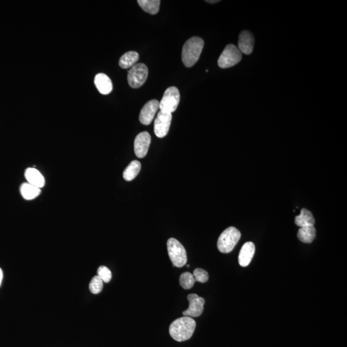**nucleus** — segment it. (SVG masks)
I'll return each mask as SVG.
<instances>
[{
    "mask_svg": "<svg viewBox=\"0 0 347 347\" xmlns=\"http://www.w3.org/2000/svg\"><path fill=\"white\" fill-rule=\"evenodd\" d=\"M187 299L189 301V306L188 309L183 311V316H188L191 318L200 316L203 312L204 305L205 303V299L199 296L197 294H188Z\"/></svg>",
    "mask_w": 347,
    "mask_h": 347,
    "instance_id": "obj_9",
    "label": "nucleus"
},
{
    "mask_svg": "<svg viewBox=\"0 0 347 347\" xmlns=\"http://www.w3.org/2000/svg\"><path fill=\"white\" fill-rule=\"evenodd\" d=\"M97 276H99L104 283H109V282L112 280V272L109 268L107 267L102 266H100L98 271H97Z\"/></svg>",
    "mask_w": 347,
    "mask_h": 347,
    "instance_id": "obj_24",
    "label": "nucleus"
},
{
    "mask_svg": "<svg viewBox=\"0 0 347 347\" xmlns=\"http://www.w3.org/2000/svg\"><path fill=\"white\" fill-rule=\"evenodd\" d=\"M196 327V321L188 316H183L174 321L169 327V333L175 341L182 342L190 339Z\"/></svg>",
    "mask_w": 347,
    "mask_h": 347,
    "instance_id": "obj_1",
    "label": "nucleus"
},
{
    "mask_svg": "<svg viewBox=\"0 0 347 347\" xmlns=\"http://www.w3.org/2000/svg\"><path fill=\"white\" fill-rule=\"evenodd\" d=\"M205 42L199 37H192L186 41L182 51V61L188 68L194 66L200 58Z\"/></svg>",
    "mask_w": 347,
    "mask_h": 347,
    "instance_id": "obj_2",
    "label": "nucleus"
},
{
    "mask_svg": "<svg viewBox=\"0 0 347 347\" xmlns=\"http://www.w3.org/2000/svg\"><path fill=\"white\" fill-rule=\"evenodd\" d=\"M141 164L137 160L130 163L125 171H123V177L125 181H130L133 180L141 170Z\"/></svg>",
    "mask_w": 347,
    "mask_h": 347,
    "instance_id": "obj_20",
    "label": "nucleus"
},
{
    "mask_svg": "<svg viewBox=\"0 0 347 347\" xmlns=\"http://www.w3.org/2000/svg\"><path fill=\"white\" fill-rule=\"evenodd\" d=\"M190 265H187V268H189Z\"/></svg>",
    "mask_w": 347,
    "mask_h": 347,
    "instance_id": "obj_28",
    "label": "nucleus"
},
{
    "mask_svg": "<svg viewBox=\"0 0 347 347\" xmlns=\"http://www.w3.org/2000/svg\"><path fill=\"white\" fill-rule=\"evenodd\" d=\"M20 192L21 196L26 200H32L40 194L41 188L29 183H25L20 186Z\"/></svg>",
    "mask_w": 347,
    "mask_h": 347,
    "instance_id": "obj_19",
    "label": "nucleus"
},
{
    "mask_svg": "<svg viewBox=\"0 0 347 347\" xmlns=\"http://www.w3.org/2000/svg\"><path fill=\"white\" fill-rule=\"evenodd\" d=\"M160 0H138V5L144 11L155 15L160 10Z\"/></svg>",
    "mask_w": 347,
    "mask_h": 347,
    "instance_id": "obj_21",
    "label": "nucleus"
},
{
    "mask_svg": "<svg viewBox=\"0 0 347 347\" xmlns=\"http://www.w3.org/2000/svg\"><path fill=\"white\" fill-rule=\"evenodd\" d=\"M168 250L173 266L181 268L185 265L187 262V255L181 242L174 238H169L168 241Z\"/></svg>",
    "mask_w": 347,
    "mask_h": 347,
    "instance_id": "obj_4",
    "label": "nucleus"
},
{
    "mask_svg": "<svg viewBox=\"0 0 347 347\" xmlns=\"http://www.w3.org/2000/svg\"><path fill=\"white\" fill-rule=\"evenodd\" d=\"M196 283L194 277L190 272H185L182 273L179 278V284L181 287L185 289H190Z\"/></svg>",
    "mask_w": 347,
    "mask_h": 347,
    "instance_id": "obj_22",
    "label": "nucleus"
},
{
    "mask_svg": "<svg viewBox=\"0 0 347 347\" xmlns=\"http://www.w3.org/2000/svg\"><path fill=\"white\" fill-rule=\"evenodd\" d=\"M3 271L0 268V286L1 285L2 281H3Z\"/></svg>",
    "mask_w": 347,
    "mask_h": 347,
    "instance_id": "obj_26",
    "label": "nucleus"
},
{
    "mask_svg": "<svg viewBox=\"0 0 347 347\" xmlns=\"http://www.w3.org/2000/svg\"><path fill=\"white\" fill-rule=\"evenodd\" d=\"M151 142V136L148 132L139 133L134 140V150L139 158H144L148 153Z\"/></svg>",
    "mask_w": 347,
    "mask_h": 347,
    "instance_id": "obj_10",
    "label": "nucleus"
},
{
    "mask_svg": "<svg viewBox=\"0 0 347 347\" xmlns=\"http://www.w3.org/2000/svg\"><path fill=\"white\" fill-rule=\"evenodd\" d=\"M193 275H194L195 281L201 283H207L209 279L207 272L201 268H196L194 271Z\"/></svg>",
    "mask_w": 347,
    "mask_h": 347,
    "instance_id": "obj_25",
    "label": "nucleus"
},
{
    "mask_svg": "<svg viewBox=\"0 0 347 347\" xmlns=\"http://www.w3.org/2000/svg\"><path fill=\"white\" fill-rule=\"evenodd\" d=\"M25 176L28 183L36 186L38 188H42L45 185L44 176L38 170L35 168H28L25 171Z\"/></svg>",
    "mask_w": 347,
    "mask_h": 347,
    "instance_id": "obj_15",
    "label": "nucleus"
},
{
    "mask_svg": "<svg viewBox=\"0 0 347 347\" xmlns=\"http://www.w3.org/2000/svg\"><path fill=\"white\" fill-rule=\"evenodd\" d=\"M297 237L301 242L309 244L313 241L316 237V229L314 226L310 227H301L298 230Z\"/></svg>",
    "mask_w": 347,
    "mask_h": 347,
    "instance_id": "obj_17",
    "label": "nucleus"
},
{
    "mask_svg": "<svg viewBox=\"0 0 347 347\" xmlns=\"http://www.w3.org/2000/svg\"><path fill=\"white\" fill-rule=\"evenodd\" d=\"M220 1H219V0H210V1H206V2H207V3H218V2H220Z\"/></svg>",
    "mask_w": 347,
    "mask_h": 347,
    "instance_id": "obj_27",
    "label": "nucleus"
},
{
    "mask_svg": "<svg viewBox=\"0 0 347 347\" xmlns=\"http://www.w3.org/2000/svg\"><path fill=\"white\" fill-rule=\"evenodd\" d=\"M95 84L97 90L103 95L110 94L113 90L112 80L104 73H98L95 77Z\"/></svg>",
    "mask_w": 347,
    "mask_h": 347,
    "instance_id": "obj_14",
    "label": "nucleus"
},
{
    "mask_svg": "<svg viewBox=\"0 0 347 347\" xmlns=\"http://www.w3.org/2000/svg\"><path fill=\"white\" fill-rule=\"evenodd\" d=\"M241 237V233L235 227H231L226 229L218 238V248L220 252H231Z\"/></svg>",
    "mask_w": 347,
    "mask_h": 347,
    "instance_id": "obj_3",
    "label": "nucleus"
},
{
    "mask_svg": "<svg viewBox=\"0 0 347 347\" xmlns=\"http://www.w3.org/2000/svg\"><path fill=\"white\" fill-rule=\"evenodd\" d=\"M160 102L157 100H151L147 102L141 110L140 116V122L145 125L150 124L155 118L156 112L160 109Z\"/></svg>",
    "mask_w": 347,
    "mask_h": 347,
    "instance_id": "obj_11",
    "label": "nucleus"
},
{
    "mask_svg": "<svg viewBox=\"0 0 347 347\" xmlns=\"http://www.w3.org/2000/svg\"><path fill=\"white\" fill-rule=\"evenodd\" d=\"M255 38L251 32L244 30L238 37V49L242 54L249 55L252 53L254 47Z\"/></svg>",
    "mask_w": 347,
    "mask_h": 347,
    "instance_id": "obj_12",
    "label": "nucleus"
},
{
    "mask_svg": "<svg viewBox=\"0 0 347 347\" xmlns=\"http://www.w3.org/2000/svg\"><path fill=\"white\" fill-rule=\"evenodd\" d=\"M255 246L254 243L248 242L243 245L238 255V263L242 267H247L250 264L253 255L255 254Z\"/></svg>",
    "mask_w": 347,
    "mask_h": 347,
    "instance_id": "obj_13",
    "label": "nucleus"
},
{
    "mask_svg": "<svg viewBox=\"0 0 347 347\" xmlns=\"http://www.w3.org/2000/svg\"><path fill=\"white\" fill-rule=\"evenodd\" d=\"M148 73L146 65L144 63L136 64L128 71V83L131 88H140L146 81Z\"/></svg>",
    "mask_w": 347,
    "mask_h": 347,
    "instance_id": "obj_7",
    "label": "nucleus"
},
{
    "mask_svg": "<svg viewBox=\"0 0 347 347\" xmlns=\"http://www.w3.org/2000/svg\"><path fill=\"white\" fill-rule=\"evenodd\" d=\"M103 280L99 276L93 277L89 286L90 291L93 294H99L103 289Z\"/></svg>",
    "mask_w": 347,
    "mask_h": 347,
    "instance_id": "obj_23",
    "label": "nucleus"
},
{
    "mask_svg": "<svg viewBox=\"0 0 347 347\" xmlns=\"http://www.w3.org/2000/svg\"><path fill=\"white\" fill-rule=\"evenodd\" d=\"M172 114L160 111L154 123V131L158 138H164L170 129Z\"/></svg>",
    "mask_w": 347,
    "mask_h": 347,
    "instance_id": "obj_8",
    "label": "nucleus"
},
{
    "mask_svg": "<svg viewBox=\"0 0 347 347\" xmlns=\"http://www.w3.org/2000/svg\"><path fill=\"white\" fill-rule=\"evenodd\" d=\"M294 223L299 227H310L315 224L313 215L306 208L301 209L300 214L294 219Z\"/></svg>",
    "mask_w": 347,
    "mask_h": 347,
    "instance_id": "obj_16",
    "label": "nucleus"
},
{
    "mask_svg": "<svg viewBox=\"0 0 347 347\" xmlns=\"http://www.w3.org/2000/svg\"><path fill=\"white\" fill-rule=\"evenodd\" d=\"M179 101L178 89L175 86L169 87L165 92L164 96L160 102V110L162 112L172 114L176 110Z\"/></svg>",
    "mask_w": 347,
    "mask_h": 347,
    "instance_id": "obj_6",
    "label": "nucleus"
},
{
    "mask_svg": "<svg viewBox=\"0 0 347 347\" xmlns=\"http://www.w3.org/2000/svg\"><path fill=\"white\" fill-rule=\"evenodd\" d=\"M242 53L238 47L230 44L225 47L218 59L219 66L221 68H229L237 64L242 60Z\"/></svg>",
    "mask_w": 347,
    "mask_h": 347,
    "instance_id": "obj_5",
    "label": "nucleus"
},
{
    "mask_svg": "<svg viewBox=\"0 0 347 347\" xmlns=\"http://www.w3.org/2000/svg\"><path fill=\"white\" fill-rule=\"evenodd\" d=\"M139 60V54L136 52L129 51L123 54L119 60L121 68L128 69L133 67Z\"/></svg>",
    "mask_w": 347,
    "mask_h": 347,
    "instance_id": "obj_18",
    "label": "nucleus"
}]
</instances>
